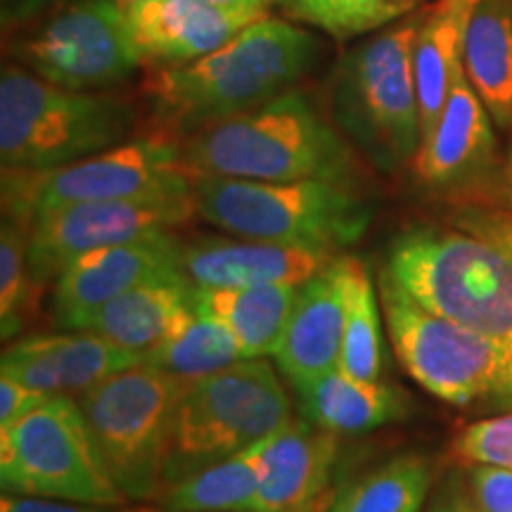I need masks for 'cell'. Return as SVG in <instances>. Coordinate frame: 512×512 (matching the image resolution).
Listing matches in <instances>:
<instances>
[{
	"mask_svg": "<svg viewBox=\"0 0 512 512\" xmlns=\"http://www.w3.org/2000/svg\"><path fill=\"white\" fill-rule=\"evenodd\" d=\"M453 456L465 465H494L512 470V413L463 427L453 439Z\"/></svg>",
	"mask_w": 512,
	"mask_h": 512,
	"instance_id": "obj_32",
	"label": "cell"
},
{
	"mask_svg": "<svg viewBox=\"0 0 512 512\" xmlns=\"http://www.w3.org/2000/svg\"><path fill=\"white\" fill-rule=\"evenodd\" d=\"M377 292L394 354L422 389L451 406H512V361L501 349L425 309L384 268L377 273Z\"/></svg>",
	"mask_w": 512,
	"mask_h": 512,
	"instance_id": "obj_8",
	"label": "cell"
},
{
	"mask_svg": "<svg viewBox=\"0 0 512 512\" xmlns=\"http://www.w3.org/2000/svg\"><path fill=\"white\" fill-rule=\"evenodd\" d=\"M347 311V268L337 254L323 271L299 285L285 332L275 349L280 373L302 387L337 370Z\"/></svg>",
	"mask_w": 512,
	"mask_h": 512,
	"instance_id": "obj_18",
	"label": "cell"
},
{
	"mask_svg": "<svg viewBox=\"0 0 512 512\" xmlns=\"http://www.w3.org/2000/svg\"><path fill=\"white\" fill-rule=\"evenodd\" d=\"M479 0H437L425 8L415 36L413 64L420 102V140L432 133L448 95L465 74L467 29Z\"/></svg>",
	"mask_w": 512,
	"mask_h": 512,
	"instance_id": "obj_21",
	"label": "cell"
},
{
	"mask_svg": "<svg viewBox=\"0 0 512 512\" xmlns=\"http://www.w3.org/2000/svg\"><path fill=\"white\" fill-rule=\"evenodd\" d=\"M347 268V311L339 366L344 375L375 382L382 373V304L368 266L344 254Z\"/></svg>",
	"mask_w": 512,
	"mask_h": 512,
	"instance_id": "obj_28",
	"label": "cell"
},
{
	"mask_svg": "<svg viewBox=\"0 0 512 512\" xmlns=\"http://www.w3.org/2000/svg\"><path fill=\"white\" fill-rule=\"evenodd\" d=\"M384 271L415 302L489 339L512 361V261L456 226H408Z\"/></svg>",
	"mask_w": 512,
	"mask_h": 512,
	"instance_id": "obj_4",
	"label": "cell"
},
{
	"mask_svg": "<svg viewBox=\"0 0 512 512\" xmlns=\"http://www.w3.org/2000/svg\"><path fill=\"white\" fill-rule=\"evenodd\" d=\"M50 396L55 394L36 392L27 384L10 380V377H0V430L17 425L31 411H36L41 403H46Z\"/></svg>",
	"mask_w": 512,
	"mask_h": 512,
	"instance_id": "obj_35",
	"label": "cell"
},
{
	"mask_svg": "<svg viewBox=\"0 0 512 512\" xmlns=\"http://www.w3.org/2000/svg\"><path fill=\"white\" fill-rule=\"evenodd\" d=\"M136 105L102 91H69L15 62L0 69V166L43 171L100 155L138 136Z\"/></svg>",
	"mask_w": 512,
	"mask_h": 512,
	"instance_id": "obj_6",
	"label": "cell"
},
{
	"mask_svg": "<svg viewBox=\"0 0 512 512\" xmlns=\"http://www.w3.org/2000/svg\"><path fill=\"white\" fill-rule=\"evenodd\" d=\"M183 380L155 366L126 370L76 396L102 463L128 501H157Z\"/></svg>",
	"mask_w": 512,
	"mask_h": 512,
	"instance_id": "obj_9",
	"label": "cell"
},
{
	"mask_svg": "<svg viewBox=\"0 0 512 512\" xmlns=\"http://www.w3.org/2000/svg\"><path fill=\"white\" fill-rule=\"evenodd\" d=\"M491 195H494V207L512 209V131L508 147H505V155L498 164V171L491 181Z\"/></svg>",
	"mask_w": 512,
	"mask_h": 512,
	"instance_id": "obj_39",
	"label": "cell"
},
{
	"mask_svg": "<svg viewBox=\"0 0 512 512\" xmlns=\"http://www.w3.org/2000/svg\"><path fill=\"white\" fill-rule=\"evenodd\" d=\"M292 418L290 394L266 358H245L188 382L171 425L164 489L247 451Z\"/></svg>",
	"mask_w": 512,
	"mask_h": 512,
	"instance_id": "obj_7",
	"label": "cell"
},
{
	"mask_svg": "<svg viewBox=\"0 0 512 512\" xmlns=\"http://www.w3.org/2000/svg\"><path fill=\"white\" fill-rule=\"evenodd\" d=\"M192 287L183 275L133 287L105 304L81 330L110 339L117 347L147 354L192 316Z\"/></svg>",
	"mask_w": 512,
	"mask_h": 512,
	"instance_id": "obj_22",
	"label": "cell"
},
{
	"mask_svg": "<svg viewBox=\"0 0 512 512\" xmlns=\"http://www.w3.org/2000/svg\"><path fill=\"white\" fill-rule=\"evenodd\" d=\"M318 505V503H316ZM316 505H313V508H316ZM313 508H309V510H313ZM309 510H304V512H309Z\"/></svg>",
	"mask_w": 512,
	"mask_h": 512,
	"instance_id": "obj_43",
	"label": "cell"
},
{
	"mask_svg": "<svg viewBox=\"0 0 512 512\" xmlns=\"http://www.w3.org/2000/svg\"><path fill=\"white\" fill-rule=\"evenodd\" d=\"M494 119L463 74L448 95L444 112L427 138L420 140L413 174L427 190L467 192L498 171Z\"/></svg>",
	"mask_w": 512,
	"mask_h": 512,
	"instance_id": "obj_16",
	"label": "cell"
},
{
	"mask_svg": "<svg viewBox=\"0 0 512 512\" xmlns=\"http://www.w3.org/2000/svg\"><path fill=\"white\" fill-rule=\"evenodd\" d=\"M197 216L192 181L138 197L86 202L38 214L29 226V268L36 285L55 278L79 256L176 233Z\"/></svg>",
	"mask_w": 512,
	"mask_h": 512,
	"instance_id": "obj_13",
	"label": "cell"
},
{
	"mask_svg": "<svg viewBox=\"0 0 512 512\" xmlns=\"http://www.w3.org/2000/svg\"><path fill=\"white\" fill-rule=\"evenodd\" d=\"M465 76L494 124L512 131V0H479L467 29Z\"/></svg>",
	"mask_w": 512,
	"mask_h": 512,
	"instance_id": "obj_25",
	"label": "cell"
},
{
	"mask_svg": "<svg viewBox=\"0 0 512 512\" xmlns=\"http://www.w3.org/2000/svg\"><path fill=\"white\" fill-rule=\"evenodd\" d=\"M197 216L228 235L342 252L366 235L373 204L358 185L190 176Z\"/></svg>",
	"mask_w": 512,
	"mask_h": 512,
	"instance_id": "obj_5",
	"label": "cell"
},
{
	"mask_svg": "<svg viewBox=\"0 0 512 512\" xmlns=\"http://www.w3.org/2000/svg\"><path fill=\"white\" fill-rule=\"evenodd\" d=\"M0 512H133V510H121V505L119 508H114V505H91V503L57 501V498L3 494V498H0Z\"/></svg>",
	"mask_w": 512,
	"mask_h": 512,
	"instance_id": "obj_36",
	"label": "cell"
},
{
	"mask_svg": "<svg viewBox=\"0 0 512 512\" xmlns=\"http://www.w3.org/2000/svg\"><path fill=\"white\" fill-rule=\"evenodd\" d=\"M453 226L489 242L512 261V209L494 204H463L453 211Z\"/></svg>",
	"mask_w": 512,
	"mask_h": 512,
	"instance_id": "obj_33",
	"label": "cell"
},
{
	"mask_svg": "<svg viewBox=\"0 0 512 512\" xmlns=\"http://www.w3.org/2000/svg\"><path fill=\"white\" fill-rule=\"evenodd\" d=\"M422 12L356 41L332 74V119L358 155L382 174L413 164L420 147L413 48Z\"/></svg>",
	"mask_w": 512,
	"mask_h": 512,
	"instance_id": "obj_3",
	"label": "cell"
},
{
	"mask_svg": "<svg viewBox=\"0 0 512 512\" xmlns=\"http://www.w3.org/2000/svg\"><path fill=\"white\" fill-rule=\"evenodd\" d=\"M430 486V460L406 453L373 467L339 491L330 512H422Z\"/></svg>",
	"mask_w": 512,
	"mask_h": 512,
	"instance_id": "obj_27",
	"label": "cell"
},
{
	"mask_svg": "<svg viewBox=\"0 0 512 512\" xmlns=\"http://www.w3.org/2000/svg\"><path fill=\"white\" fill-rule=\"evenodd\" d=\"M3 55L69 91H110L143 67L121 0H62L5 36Z\"/></svg>",
	"mask_w": 512,
	"mask_h": 512,
	"instance_id": "obj_11",
	"label": "cell"
},
{
	"mask_svg": "<svg viewBox=\"0 0 512 512\" xmlns=\"http://www.w3.org/2000/svg\"><path fill=\"white\" fill-rule=\"evenodd\" d=\"M3 494L124 505L74 396L55 394L17 425L0 430Z\"/></svg>",
	"mask_w": 512,
	"mask_h": 512,
	"instance_id": "obj_10",
	"label": "cell"
},
{
	"mask_svg": "<svg viewBox=\"0 0 512 512\" xmlns=\"http://www.w3.org/2000/svg\"><path fill=\"white\" fill-rule=\"evenodd\" d=\"M178 140L136 136L100 155L43 171L3 169V219L24 228L38 214L86 202L124 200L188 185Z\"/></svg>",
	"mask_w": 512,
	"mask_h": 512,
	"instance_id": "obj_12",
	"label": "cell"
},
{
	"mask_svg": "<svg viewBox=\"0 0 512 512\" xmlns=\"http://www.w3.org/2000/svg\"><path fill=\"white\" fill-rule=\"evenodd\" d=\"M207 3L216 5V8H223L230 12H242V15L261 19L268 15V8H271L275 0H207Z\"/></svg>",
	"mask_w": 512,
	"mask_h": 512,
	"instance_id": "obj_40",
	"label": "cell"
},
{
	"mask_svg": "<svg viewBox=\"0 0 512 512\" xmlns=\"http://www.w3.org/2000/svg\"><path fill=\"white\" fill-rule=\"evenodd\" d=\"M266 441L166 486L157 498L159 508L166 512H252L266 477Z\"/></svg>",
	"mask_w": 512,
	"mask_h": 512,
	"instance_id": "obj_26",
	"label": "cell"
},
{
	"mask_svg": "<svg viewBox=\"0 0 512 512\" xmlns=\"http://www.w3.org/2000/svg\"><path fill=\"white\" fill-rule=\"evenodd\" d=\"M337 254L238 235H195L178 245V268L192 287L245 290L304 285Z\"/></svg>",
	"mask_w": 512,
	"mask_h": 512,
	"instance_id": "obj_15",
	"label": "cell"
},
{
	"mask_svg": "<svg viewBox=\"0 0 512 512\" xmlns=\"http://www.w3.org/2000/svg\"><path fill=\"white\" fill-rule=\"evenodd\" d=\"M60 3L62 0H0V29H3V38L34 24L36 19H41Z\"/></svg>",
	"mask_w": 512,
	"mask_h": 512,
	"instance_id": "obj_37",
	"label": "cell"
},
{
	"mask_svg": "<svg viewBox=\"0 0 512 512\" xmlns=\"http://www.w3.org/2000/svg\"><path fill=\"white\" fill-rule=\"evenodd\" d=\"M174 233L95 249L74 259L53 283L50 313L57 328L81 330L102 306L114 302L133 287L183 275L178 268Z\"/></svg>",
	"mask_w": 512,
	"mask_h": 512,
	"instance_id": "obj_14",
	"label": "cell"
},
{
	"mask_svg": "<svg viewBox=\"0 0 512 512\" xmlns=\"http://www.w3.org/2000/svg\"><path fill=\"white\" fill-rule=\"evenodd\" d=\"M143 363L110 339L88 330L38 332L5 344L0 377H10L43 394L81 396L110 377Z\"/></svg>",
	"mask_w": 512,
	"mask_h": 512,
	"instance_id": "obj_17",
	"label": "cell"
},
{
	"mask_svg": "<svg viewBox=\"0 0 512 512\" xmlns=\"http://www.w3.org/2000/svg\"><path fill=\"white\" fill-rule=\"evenodd\" d=\"M297 290L299 285H266L245 290L192 287L190 302L195 313L216 320L235 337L242 356L266 358L278 349Z\"/></svg>",
	"mask_w": 512,
	"mask_h": 512,
	"instance_id": "obj_24",
	"label": "cell"
},
{
	"mask_svg": "<svg viewBox=\"0 0 512 512\" xmlns=\"http://www.w3.org/2000/svg\"><path fill=\"white\" fill-rule=\"evenodd\" d=\"M425 512H479L475 501H472L467 479L458 472L441 479V484L430 498Z\"/></svg>",
	"mask_w": 512,
	"mask_h": 512,
	"instance_id": "obj_38",
	"label": "cell"
},
{
	"mask_svg": "<svg viewBox=\"0 0 512 512\" xmlns=\"http://www.w3.org/2000/svg\"><path fill=\"white\" fill-rule=\"evenodd\" d=\"M238 361H245V356L235 337L221 323L195 313V309L174 335L143 356L147 366L176 375L183 382L214 375Z\"/></svg>",
	"mask_w": 512,
	"mask_h": 512,
	"instance_id": "obj_29",
	"label": "cell"
},
{
	"mask_svg": "<svg viewBox=\"0 0 512 512\" xmlns=\"http://www.w3.org/2000/svg\"><path fill=\"white\" fill-rule=\"evenodd\" d=\"M275 5L290 19L349 41L408 17L420 0H275Z\"/></svg>",
	"mask_w": 512,
	"mask_h": 512,
	"instance_id": "obj_30",
	"label": "cell"
},
{
	"mask_svg": "<svg viewBox=\"0 0 512 512\" xmlns=\"http://www.w3.org/2000/svg\"><path fill=\"white\" fill-rule=\"evenodd\" d=\"M337 451L335 432L292 418L266 441V477L252 512H304L320 503Z\"/></svg>",
	"mask_w": 512,
	"mask_h": 512,
	"instance_id": "obj_20",
	"label": "cell"
},
{
	"mask_svg": "<svg viewBox=\"0 0 512 512\" xmlns=\"http://www.w3.org/2000/svg\"><path fill=\"white\" fill-rule=\"evenodd\" d=\"M128 3H133V0H121V5H128Z\"/></svg>",
	"mask_w": 512,
	"mask_h": 512,
	"instance_id": "obj_41",
	"label": "cell"
},
{
	"mask_svg": "<svg viewBox=\"0 0 512 512\" xmlns=\"http://www.w3.org/2000/svg\"><path fill=\"white\" fill-rule=\"evenodd\" d=\"M124 10L147 69L200 60L256 22V17L216 8L207 0H133Z\"/></svg>",
	"mask_w": 512,
	"mask_h": 512,
	"instance_id": "obj_19",
	"label": "cell"
},
{
	"mask_svg": "<svg viewBox=\"0 0 512 512\" xmlns=\"http://www.w3.org/2000/svg\"><path fill=\"white\" fill-rule=\"evenodd\" d=\"M309 512H320V508H318V505H316V508H313V510H309Z\"/></svg>",
	"mask_w": 512,
	"mask_h": 512,
	"instance_id": "obj_42",
	"label": "cell"
},
{
	"mask_svg": "<svg viewBox=\"0 0 512 512\" xmlns=\"http://www.w3.org/2000/svg\"><path fill=\"white\" fill-rule=\"evenodd\" d=\"M38 287L29 268V228L3 219L0 226V337L8 344L24 330Z\"/></svg>",
	"mask_w": 512,
	"mask_h": 512,
	"instance_id": "obj_31",
	"label": "cell"
},
{
	"mask_svg": "<svg viewBox=\"0 0 512 512\" xmlns=\"http://www.w3.org/2000/svg\"><path fill=\"white\" fill-rule=\"evenodd\" d=\"M190 176L247 181H332L358 185L361 155L309 91L294 86L278 98L216 121L181 140Z\"/></svg>",
	"mask_w": 512,
	"mask_h": 512,
	"instance_id": "obj_2",
	"label": "cell"
},
{
	"mask_svg": "<svg viewBox=\"0 0 512 512\" xmlns=\"http://www.w3.org/2000/svg\"><path fill=\"white\" fill-rule=\"evenodd\" d=\"M294 389L302 399L306 418L335 434L373 432L411 413V396L403 389L380 380H356L342 370H330Z\"/></svg>",
	"mask_w": 512,
	"mask_h": 512,
	"instance_id": "obj_23",
	"label": "cell"
},
{
	"mask_svg": "<svg viewBox=\"0 0 512 512\" xmlns=\"http://www.w3.org/2000/svg\"><path fill=\"white\" fill-rule=\"evenodd\" d=\"M318 55L311 31L266 15L200 60L147 69L150 133L181 143L216 121L254 110L299 86Z\"/></svg>",
	"mask_w": 512,
	"mask_h": 512,
	"instance_id": "obj_1",
	"label": "cell"
},
{
	"mask_svg": "<svg viewBox=\"0 0 512 512\" xmlns=\"http://www.w3.org/2000/svg\"><path fill=\"white\" fill-rule=\"evenodd\" d=\"M467 489L479 512H512V470L467 465Z\"/></svg>",
	"mask_w": 512,
	"mask_h": 512,
	"instance_id": "obj_34",
	"label": "cell"
}]
</instances>
